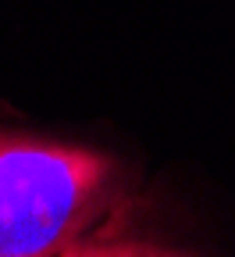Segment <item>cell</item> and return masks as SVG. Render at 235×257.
Here are the masks:
<instances>
[{"label":"cell","instance_id":"cell-1","mask_svg":"<svg viewBox=\"0 0 235 257\" xmlns=\"http://www.w3.org/2000/svg\"><path fill=\"white\" fill-rule=\"evenodd\" d=\"M128 200L132 179L114 154L54 136L0 133V257L114 246Z\"/></svg>","mask_w":235,"mask_h":257}]
</instances>
